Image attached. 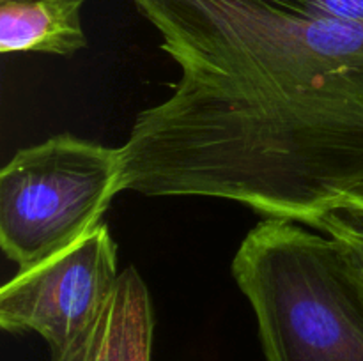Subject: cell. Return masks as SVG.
Instances as JSON below:
<instances>
[{"instance_id":"cell-1","label":"cell","mask_w":363,"mask_h":361,"mask_svg":"<svg viewBox=\"0 0 363 361\" xmlns=\"http://www.w3.org/2000/svg\"><path fill=\"white\" fill-rule=\"evenodd\" d=\"M119 152L121 191L223 198L312 225L363 186V73L181 71Z\"/></svg>"},{"instance_id":"cell-4","label":"cell","mask_w":363,"mask_h":361,"mask_svg":"<svg viewBox=\"0 0 363 361\" xmlns=\"http://www.w3.org/2000/svg\"><path fill=\"white\" fill-rule=\"evenodd\" d=\"M121 152L73 134L21 149L0 172V246L28 269L101 225L121 193Z\"/></svg>"},{"instance_id":"cell-8","label":"cell","mask_w":363,"mask_h":361,"mask_svg":"<svg viewBox=\"0 0 363 361\" xmlns=\"http://www.w3.org/2000/svg\"><path fill=\"white\" fill-rule=\"evenodd\" d=\"M311 227L339 241L363 269V214L340 207L319 216Z\"/></svg>"},{"instance_id":"cell-2","label":"cell","mask_w":363,"mask_h":361,"mask_svg":"<svg viewBox=\"0 0 363 361\" xmlns=\"http://www.w3.org/2000/svg\"><path fill=\"white\" fill-rule=\"evenodd\" d=\"M266 361H363V269L337 239L266 218L233 260Z\"/></svg>"},{"instance_id":"cell-10","label":"cell","mask_w":363,"mask_h":361,"mask_svg":"<svg viewBox=\"0 0 363 361\" xmlns=\"http://www.w3.org/2000/svg\"><path fill=\"white\" fill-rule=\"evenodd\" d=\"M342 207L353 209V211H358L363 214V186L358 188V190H354L353 193L346 198V202H344Z\"/></svg>"},{"instance_id":"cell-5","label":"cell","mask_w":363,"mask_h":361,"mask_svg":"<svg viewBox=\"0 0 363 361\" xmlns=\"http://www.w3.org/2000/svg\"><path fill=\"white\" fill-rule=\"evenodd\" d=\"M119 275L117 244L101 223L2 287L0 326L7 333H38L50 353H60L101 311Z\"/></svg>"},{"instance_id":"cell-6","label":"cell","mask_w":363,"mask_h":361,"mask_svg":"<svg viewBox=\"0 0 363 361\" xmlns=\"http://www.w3.org/2000/svg\"><path fill=\"white\" fill-rule=\"evenodd\" d=\"M155 311L149 290L133 265L117 278L112 296L94 321L50 361H151Z\"/></svg>"},{"instance_id":"cell-7","label":"cell","mask_w":363,"mask_h":361,"mask_svg":"<svg viewBox=\"0 0 363 361\" xmlns=\"http://www.w3.org/2000/svg\"><path fill=\"white\" fill-rule=\"evenodd\" d=\"M84 0H20L0 4V52L71 57L87 46Z\"/></svg>"},{"instance_id":"cell-11","label":"cell","mask_w":363,"mask_h":361,"mask_svg":"<svg viewBox=\"0 0 363 361\" xmlns=\"http://www.w3.org/2000/svg\"><path fill=\"white\" fill-rule=\"evenodd\" d=\"M7 2H20V0H0V4H7Z\"/></svg>"},{"instance_id":"cell-9","label":"cell","mask_w":363,"mask_h":361,"mask_svg":"<svg viewBox=\"0 0 363 361\" xmlns=\"http://www.w3.org/2000/svg\"><path fill=\"white\" fill-rule=\"evenodd\" d=\"M266 2L311 18L363 23V0H266Z\"/></svg>"},{"instance_id":"cell-3","label":"cell","mask_w":363,"mask_h":361,"mask_svg":"<svg viewBox=\"0 0 363 361\" xmlns=\"http://www.w3.org/2000/svg\"><path fill=\"white\" fill-rule=\"evenodd\" d=\"M133 2L181 71L363 73V23L311 18L266 0Z\"/></svg>"}]
</instances>
